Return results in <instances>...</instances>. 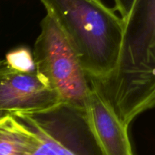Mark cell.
Segmentation results:
<instances>
[{"mask_svg": "<svg viewBox=\"0 0 155 155\" xmlns=\"http://www.w3.org/2000/svg\"><path fill=\"white\" fill-rule=\"evenodd\" d=\"M121 19L122 39L115 68L104 80H89L129 127L136 117L154 105L155 0H135Z\"/></svg>", "mask_w": 155, "mask_h": 155, "instance_id": "6da1fadb", "label": "cell"}, {"mask_svg": "<svg viewBox=\"0 0 155 155\" xmlns=\"http://www.w3.org/2000/svg\"><path fill=\"white\" fill-rule=\"evenodd\" d=\"M75 49L89 80L107 78L116 66L123 21L101 0H39Z\"/></svg>", "mask_w": 155, "mask_h": 155, "instance_id": "7a4b0ae2", "label": "cell"}, {"mask_svg": "<svg viewBox=\"0 0 155 155\" xmlns=\"http://www.w3.org/2000/svg\"><path fill=\"white\" fill-rule=\"evenodd\" d=\"M33 54L36 71L48 82L61 104L85 111L90 82L75 49L58 24L46 13Z\"/></svg>", "mask_w": 155, "mask_h": 155, "instance_id": "3957f363", "label": "cell"}, {"mask_svg": "<svg viewBox=\"0 0 155 155\" xmlns=\"http://www.w3.org/2000/svg\"><path fill=\"white\" fill-rule=\"evenodd\" d=\"M15 117L28 126L58 155H101L85 111L70 106Z\"/></svg>", "mask_w": 155, "mask_h": 155, "instance_id": "277c9868", "label": "cell"}, {"mask_svg": "<svg viewBox=\"0 0 155 155\" xmlns=\"http://www.w3.org/2000/svg\"><path fill=\"white\" fill-rule=\"evenodd\" d=\"M59 104L56 92L36 70L18 71L0 59V117L34 114Z\"/></svg>", "mask_w": 155, "mask_h": 155, "instance_id": "5b68a950", "label": "cell"}, {"mask_svg": "<svg viewBox=\"0 0 155 155\" xmlns=\"http://www.w3.org/2000/svg\"><path fill=\"white\" fill-rule=\"evenodd\" d=\"M89 82L85 116L101 154L133 155L128 127L121 122L101 90Z\"/></svg>", "mask_w": 155, "mask_h": 155, "instance_id": "8992f818", "label": "cell"}, {"mask_svg": "<svg viewBox=\"0 0 155 155\" xmlns=\"http://www.w3.org/2000/svg\"><path fill=\"white\" fill-rule=\"evenodd\" d=\"M43 140L12 115L0 117V155H34Z\"/></svg>", "mask_w": 155, "mask_h": 155, "instance_id": "52a82bcc", "label": "cell"}, {"mask_svg": "<svg viewBox=\"0 0 155 155\" xmlns=\"http://www.w3.org/2000/svg\"><path fill=\"white\" fill-rule=\"evenodd\" d=\"M9 66L21 71H33L36 70L33 54L26 47H19L9 51L5 59Z\"/></svg>", "mask_w": 155, "mask_h": 155, "instance_id": "ba28073f", "label": "cell"}, {"mask_svg": "<svg viewBox=\"0 0 155 155\" xmlns=\"http://www.w3.org/2000/svg\"><path fill=\"white\" fill-rule=\"evenodd\" d=\"M115 3V9L120 14V18L127 16L133 6L135 0H114Z\"/></svg>", "mask_w": 155, "mask_h": 155, "instance_id": "9c48e42d", "label": "cell"}, {"mask_svg": "<svg viewBox=\"0 0 155 155\" xmlns=\"http://www.w3.org/2000/svg\"><path fill=\"white\" fill-rule=\"evenodd\" d=\"M34 155H58L45 143V142L43 141V143L42 144L40 147H39V149L36 151V154Z\"/></svg>", "mask_w": 155, "mask_h": 155, "instance_id": "30bf717a", "label": "cell"}]
</instances>
